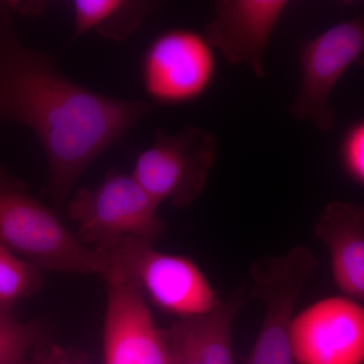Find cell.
I'll use <instances>...</instances> for the list:
<instances>
[{"mask_svg":"<svg viewBox=\"0 0 364 364\" xmlns=\"http://www.w3.org/2000/svg\"><path fill=\"white\" fill-rule=\"evenodd\" d=\"M245 301V289L241 287L208 315L184 318L203 364H235L232 332Z\"/></svg>","mask_w":364,"mask_h":364,"instance_id":"obj_14","label":"cell"},{"mask_svg":"<svg viewBox=\"0 0 364 364\" xmlns=\"http://www.w3.org/2000/svg\"><path fill=\"white\" fill-rule=\"evenodd\" d=\"M104 254L107 284H134L164 312L203 317L220 305L219 296L189 257L160 252L154 243L124 238L97 247Z\"/></svg>","mask_w":364,"mask_h":364,"instance_id":"obj_3","label":"cell"},{"mask_svg":"<svg viewBox=\"0 0 364 364\" xmlns=\"http://www.w3.org/2000/svg\"><path fill=\"white\" fill-rule=\"evenodd\" d=\"M287 6V0H218L203 37L230 64H245L264 78L265 52Z\"/></svg>","mask_w":364,"mask_h":364,"instance_id":"obj_11","label":"cell"},{"mask_svg":"<svg viewBox=\"0 0 364 364\" xmlns=\"http://www.w3.org/2000/svg\"><path fill=\"white\" fill-rule=\"evenodd\" d=\"M11 1H0V121L37 136L47 157L55 210L104 151L150 114L153 105L87 90L66 77L50 55L21 43Z\"/></svg>","mask_w":364,"mask_h":364,"instance_id":"obj_1","label":"cell"},{"mask_svg":"<svg viewBox=\"0 0 364 364\" xmlns=\"http://www.w3.org/2000/svg\"><path fill=\"white\" fill-rule=\"evenodd\" d=\"M105 364H171L169 331L158 327L142 291L107 284Z\"/></svg>","mask_w":364,"mask_h":364,"instance_id":"obj_10","label":"cell"},{"mask_svg":"<svg viewBox=\"0 0 364 364\" xmlns=\"http://www.w3.org/2000/svg\"><path fill=\"white\" fill-rule=\"evenodd\" d=\"M43 337L39 325L21 322L11 312H0V364H26Z\"/></svg>","mask_w":364,"mask_h":364,"instance_id":"obj_16","label":"cell"},{"mask_svg":"<svg viewBox=\"0 0 364 364\" xmlns=\"http://www.w3.org/2000/svg\"><path fill=\"white\" fill-rule=\"evenodd\" d=\"M0 246L41 270L104 277L105 257L86 246L26 182L0 165Z\"/></svg>","mask_w":364,"mask_h":364,"instance_id":"obj_2","label":"cell"},{"mask_svg":"<svg viewBox=\"0 0 364 364\" xmlns=\"http://www.w3.org/2000/svg\"><path fill=\"white\" fill-rule=\"evenodd\" d=\"M217 151L215 136L196 127L173 135L157 130L152 145L136 156L131 176L158 205L188 208L205 191Z\"/></svg>","mask_w":364,"mask_h":364,"instance_id":"obj_6","label":"cell"},{"mask_svg":"<svg viewBox=\"0 0 364 364\" xmlns=\"http://www.w3.org/2000/svg\"><path fill=\"white\" fill-rule=\"evenodd\" d=\"M291 336L299 364H363V304L344 296L321 299L296 315Z\"/></svg>","mask_w":364,"mask_h":364,"instance_id":"obj_9","label":"cell"},{"mask_svg":"<svg viewBox=\"0 0 364 364\" xmlns=\"http://www.w3.org/2000/svg\"><path fill=\"white\" fill-rule=\"evenodd\" d=\"M71 6L74 39L93 30L102 37L121 42L140 28L156 4L136 0H75Z\"/></svg>","mask_w":364,"mask_h":364,"instance_id":"obj_13","label":"cell"},{"mask_svg":"<svg viewBox=\"0 0 364 364\" xmlns=\"http://www.w3.org/2000/svg\"><path fill=\"white\" fill-rule=\"evenodd\" d=\"M157 205L131 174L107 172L95 188H80L67 203V214L86 246L100 247L124 238L159 240L166 225Z\"/></svg>","mask_w":364,"mask_h":364,"instance_id":"obj_4","label":"cell"},{"mask_svg":"<svg viewBox=\"0 0 364 364\" xmlns=\"http://www.w3.org/2000/svg\"><path fill=\"white\" fill-rule=\"evenodd\" d=\"M168 331L172 346L171 364H203L184 318L174 323Z\"/></svg>","mask_w":364,"mask_h":364,"instance_id":"obj_18","label":"cell"},{"mask_svg":"<svg viewBox=\"0 0 364 364\" xmlns=\"http://www.w3.org/2000/svg\"><path fill=\"white\" fill-rule=\"evenodd\" d=\"M41 346L42 344L37 347V352L31 364H75L64 358L63 354L56 347L43 349Z\"/></svg>","mask_w":364,"mask_h":364,"instance_id":"obj_19","label":"cell"},{"mask_svg":"<svg viewBox=\"0 0 364 364\" xmlns=\"http://www.w3.org/2000/svg\"><path fill=\"white\" fill-rule=\"evenodd\" d=\"M364 52L363 16L349 18L326 30L301 49V86L289 114L327 133L335 124L330 97L345 72L360 65Z\"/></svg>","mask_w":364,"mask_h":364,"instance_id":"obj_7","label":"cell"},{"mask_svg":"<svg viewBox=\"0 0 364 364\" xmlns=\"http://www.w3.org/2000/svg\"><path fill=\"white\" fill-rule=\"evenodd\" d=\"M342 165L345 172L359 186L364 183V123L359 121L352 124L342 141Z\"/></svg>","mask_w":364,"mask_h":364,"instance_id":"obj_17","label":"cell"},{"mask_svg":"<svg viewBox=\"0 0 364 364\" xmlns=\"http://www.w3.org/2000/svg\"><path fill=\"white\" fill-rule=\"evenodd\" d=\"M214 50L203 36L173 28L155 38L142 61V81L153 102L174 105L202 97L214 80Z\"/></svg>","mask_w":364,"mask_h":364,"instance_id":"obj_8","label":"cell"},{"mask_svg":"<svg viewBox=\"0 0 364 364\" xmlns=\"http://www.w3.org/2000/svg\"><path fill=\"white\" fill-rule=\"evenodd\" d=\"M41 269L9 249L0 246V312H11L21 299L42 287Z\"/></svg>","mask_w":364,"mask_h":364,"instance_id":"obj_15","label":"cell"},{"mask_svg":"<svg viewBox=\"0 0 364 364\" xmlns=\"http://www.w3.org/2000/svg\"><path fill=\"white\" fill-rule=\"evenodd\" d=\"M317 267L312 250L305 246L254 261L251 293L264 304L265 313L244 364H299L291 345V326L299 294Z\"/></svg>","mask_w":364,"mask_h":364,"instance_id":"obj_5","label":"cell"},{"mask_svg":"<svg viewBox=\"0 0 364 364\" xmlns=\"http://www.w3.org/2000/svg\"><path fill=\"white\" fill-rule=\"evenodd\" d=\"M315 233L331 256L333 279L344 296L364 299V208L335 200L326 205Z\"/></svg>","mask_w":364,"mask_h":364,"instance_id":"obj_12","label":"cell"}]
</instances>
